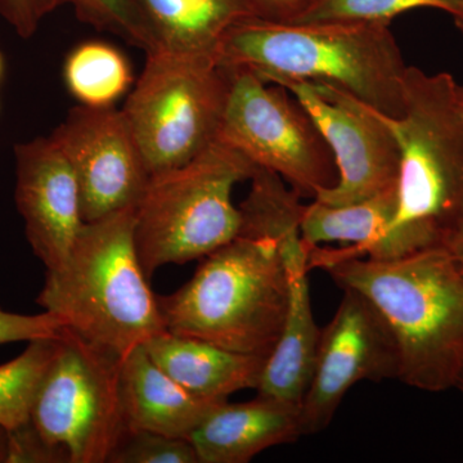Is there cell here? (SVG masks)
<instances>
[{"mask_svg":"<svg viewBox=\"0 0 463 463\" xmlns=\"http://www.w3.org/2000/svg\"><path fill=\"white\" fill-rule=\"evenodd\" d=\"M65 327L60 317L50 312L42 315H18L0 307V345L41 339H54Z\"/></svg>","mask_w":463,"mask_h":463,"instance_id":"25","label":"cell"},{"mask_svg":"<svg viewBox=\"0 0 463 463\" xmlns=\"http://www.w3.org/2000/svg\"><path fill=\"white\" fill-rule=\"evenodd\" d=\"M8 459V429L0 425V463Z\"/></svg>","mask_w":463,"mask_h":463,"instance_id":"30","label":"cell"},{"mask_svg":"<svg viewBox=\"0 0 463 463\" xmlns=\"http://www.w3.org/2000/svg\"><path fill=\"white\" fill-rule=\"evenodd\" d=\"M251 17L272 23H294L315 0H240Z\"/></svg>","mask_w":463,"mask_h":463,"instance_id":"28","label":"cell"},{"mask_svg":"<svg viewBox=\"0 0 463 463\" xmlns=\"http://www.w3.org/2000/svg\"><path fill=\"white\" fill-rule=\"evenodd\" d=\"M30 421L71 463H106L128 432L120 359L63 327Z\"/></svg>","mask_w":463,"mask_h":463,"instance_id":"8","label":"cell"},{"mask_svg":"<svg viewBox=\"0 0 463 463\" xmlns=\"http://www.w3.org/2000/svg\"><path fill=\"white\" fill-rule=\"evenodd\" d=\"M257 167L215 141L184 165L149 176L134 209L137 251L148 279L164 265L205 258L240 236L242 218L232 192Z\"/></svg>","mask_w":463,"mask_h":463,"instance_id":"6","label":"cell"},{"mask_svg":"<svg viewBox=\"0 0 463 463\" xmlns=\"http://www.w3.org/2000/svg\"><path fill=\"white\" fill-rule=\"evenodd\" d=\"M14 462L71 463V459L65 450L48 443L29 421L8 429L7 463Z\"/></svg>","mask_w":463,"mask_h":463,"instance_id":"26","label":"cell"},{"mask_svg":"<svg viewBox=\"0 0 463 463\" xmlns=\"http://www.w3.org/2000/svg\"><path fill=\"white\" fill-rule=\"evenodd\" d=\"M230 71L245 70L265 83L330 85L399 118L408 67L389 24L272 23L243 18L216 47Z\"/></svg>","mask_w":463,"mask_h":463,"instance_id":"2","label":"cell"},{"mask_svg":"<svg viewBox=\"0 0 463 463\" xmlns=\"http://www.w3.org/2000/svg\"><path fill=\"white\" fill-rule=\"evenodd\" d=\"M456 103L457 109H458L459 115L463 118V84H457L456 87Z\"/></svg>","mask_w":463,"mask_h":463,"instance_id":"31","label":"cell"},{"mask_svg":"<svg viewBox=\"0 0 463 463\" xmlns=\"http://www.w3.org/2000/svg\"><path fill=\"white\" fill-rule=\"evenodd\" d=\"M455 388L461 390L463 392V371L461 374H459L458 379H457Z\"/></svg>","mask_w":463,"mask_h":463,"instance_id":"34","label":"cell"},{"mask_svg":"<svg viewBox=\"0 0 463 463\" xmlns=\"http://www.w3.org/2000/svg\"><path fill=\"white\" fill-rule=\"evenodd\" d=\"M60 5H71L81 23L111 33L146 54L160 51L156 35L137 0H60Z\"/></svg>","mask_w":463,"mask_h":463,"instance_id":"23","label":"cell"},{"mask_svg":"<svg viewBox=\"0 0 463 463\" xmlns=\"http://www.w3.org/2000/svg\"><path fill=\"white\" fill-rule=\"evenodd\" d=\"M160 50L215 54L234 24L251 17L240 0H137Z\"/></svg>","mask_w":463,"mask_h":463,"instance_id":"19","label":"cell"},{"mask_svg":"<svg viewBox=\"0 0 463 463\" xmlns=\"http://www.w3.org/2000/svg\"><path fill=\"white\" fill-rule=\"evenodd\" d=\"M51 137L74 169L84 223L137 206L151 175L123 109L76 106Z\"/></svg>","mask_w":463,"mask_h":463,"instance_id":"12","label":"cell"},{"mask_svg":"<svg viewBox=\"0 0 463 463\" xmlns=\"http://www.w3.org/2000/svg\"><path fill=\"white\" fill-rule=\"evenodd\" d=\"M146 352L179 385L207 399L258 389L267 358L241 354L194 337L163 332L145 344Z\"/></svg>","mask_w":463,"mask_h":463,"instance_id":"18","label":"cell"},{"mask_svg":"<svg viewBox=\"0 0 463 463\" xmlns=\"http://www.w3.org/2000/svg\"><path fill=\"white\" fill-rule=\"evenodd\" d=\"M134 209L84 223L38 297L45 312L118 359L166 331L137 251Z\"/></svg>","mask_w":463,"mask_h":463,"instance_id":"3","label":"cell"},{"mask_svg":"<svg viewBox=\"0 0 463 463\" xmlns=\"http://www.w3.org/2000/svg\"><path fill=\"white\" fill-rule=\"evenodd\" d=\"M343 291L336 313L319 334L315 367L300 404L303 437L327 429L359 381L398 380L401 371L397 340L380 310L362 292Z\"/></svg>","mask_w":463,"mask_h":463,"instance_id":"10","label":"cell"},{"mask_svg":"<svg viewBox=\"0 0 463 463\" xmlns=\"http://www.w3.org/2000/svg\"><path fill=\"white\" fill-rule=\"evenodd\" d=\"M120 397L128 430L188 439L228 399L192 394L138 346L120 359Z\"/></svg>","mask_w":463,"mask_h":463,"instance_id":"16","label":"cell"},{"mask_svg":"<svg viewBox=\"0 0 463 463\" xmlns=\"http://www.w3.org/2000/svg\"><path fill=\"white\" fill-rule=\"evenodd\" d=\"M3 74H5V58H3L2 52H0V80H2Z\"/></svg>","mask_w":463,"mask_h":463,"instance_id":"33","label":"cell"},{"mask_svg":"<svg viewBox=\"0 0 463 463\" xmlns=\"http://www.w3.org/2000/svg\"><path fill=\"white\" fill-rule=\"evenodd\" d=\"M281 87L312 116L336 163V184L313 200L350 205L397 187L399 146L388 115L330 85L292 81Z\"/></svg>","mask_w":463,"mask_h":463,"instance_id":"11","label":"cell"},{"mask_svg":"<svg viewBox=\"0 0 463 463\" xmlns=\"http://www.w3.org/2000/svg\"><path fill=\"white\" fill-rule=\"evenodd\" d=\"M416 8H438L458 16L463 0H315L294 23H381Z\"/></svg>","mask_w":463,"mask_h":463,"instance_id":"22","label":"cell"},{"mask_svg":"<svg viewBox=\"0 0 463 463\" xmlns=\"http://www.w3.org/2000/svg\"><path fill=\"white\" fill-rule=\"evenodd\" d=\"M58 337L30 341L17 358L0 365V425L14 429L30 421L33 398L56 353Z\"/></svg>","mask_w":463,"mask_h":463,"instance_id":"21","label":"cell"},{"mask_svg":"<svg viewBox=\"0 0 463 463\" xmlns=\"http://www.w3.org/2000/svg\"><path fill=\"white\" fill-rule=\"evenodd\" d=\"M397 212V187L344 206L313 200L301 219V237L307 246L349 243L350 251L373 260H392L421 251L392 227Z\"/></svg>","mask_w":463,"mask_h":463,"instance_id":"17","label":"cell"},{"mask_svg":"<svg viewBox=\"0 0 463 463\" xmlns=\"http://www.w3.org/2000/svg\"><path fill=\"white\" fill-rule=\"evenodd\" d=\"M455 21L457 27H458V29L461 30V33H463V11L458 14V16L455 17Z\"/></svg>","mask_w":463,"mask_h":463,"instance_id":"32","label":"cell"},{"mask_svg":"<svg viewBox=\"0 0 463 463\" xmlns=\"http://www.w3.org/2000/svg\"><path fill=\"white\" fill-rule=\"evenodd\" d=\"M18 213L33 254L47 270L69 255L84 225L80 192L71 164L52 137L14 146Z\"/></svg>","mask_w":463,"mask_h":463,"instance_id":"13","label":"cell"},{"mask_svg":"<svg viewBox=\"0 0 463 463\" xmlns=\"http://www.w3.org/2000/svg\"><path fill=\"white\" fill-rule=\"evenodd\" d=\"M216 141L240 151L255 166L279 174L301 197L334 187L337 167L316 121L281 85L234 70ZM274 85V84H273Z\"/></svg>","mask_w":463,"mask_h":463,"instance_id":"9","label":"cell"},{"mask_svg":"<svg viewBox=\"0 0 463 463\" xmlns=\"http://www.w3.org/2000/svg\"><path fill=\"white\" fill-rule=\"evenodd\" d=\"M288 274V309L279 343L261 373L258 394L298 405L312 377L321 328L317 326L310 298L309 248L301 231L277 241Z\"/></svg>","mask_w":463,"mask_h":463,"instance_id":"14","label":"cell"},{"mask_svg":"<svg viewBox=\"0 0 463 463\" xmlns=\"http://www.w3.org/2000/svg\"><path fill=\"white\" fill-rule=\"evenodd\" d=\"M448 72L408 67L403 112L388 120L399 146L392 227L419 250L438 248L463 213V118Z\"/></svg>","mask_w":463,"mask_h":463,"instance_id":"5","label":"cell"},{"mask_svg":"<svg viewBox=\"0 0 463 463\" xmlns=\"http://www.w3.org/2000/svg\"><path fill=\"white\" fill-rule=\"evenodd\" d=\"M60 0H0V14L23 39H30Z\"/></svg>","mask_w":463,"mask_h":463,"instance_id":"27","label":"cell"},{"mask_svg":"<svg viewBox=\"0 0 463 463\" xmlns=\"http://www.w3.org/2000/svg\"><path fill=\"white\" fill-rule=\"evenodd\" d=\"M203 259L190 281L157 297L165 330L269 358L288 309V274L276 241L240 234Z\"/></svg>","mask_w":463,"mask_h":463,"instance_id":"4","label":"cell"},{"mask_svg":"<svg viewBox=\"0 0 463 463\" xmlns=\"http://www.w3.org/2000/svg\"><path fill=\"white\" fill-rule=\"evenodd\" d=\"M67 90L87 108H114L133 83L127 56L103 41H88L70 52L63 65Z\"/></svg>","mask_w":463,"mask_h":463,"instance_id":"20","label":"cell"},{"mask_svg":"<svg viewBox=\"0 0 463 463\" xmlns=\"http://www.w3.org/2000/svg\"><path fill=\"white\" fill-rule=\"evenodd\" d=\"M232 78L214 54H147L123 112L149 175L184 165L216 141Z\"/></svg>","mask_w":463,"mask_h":463,"instance_id":"7","label":"cell"},{"mask_svg":"<svg viewBox=\"0 0 463 463\" xmlns=\"http://www.w3.org/2000/svg\"><path fill=\"white\" fill-rule=\"evenodd\" d=\"M303 437L300 407L258 397L218 405L188 438L200 463H248L265 449Z\"/></svg>","mask_w":463,"mask_h":463,"instance_id":"15","label":"cell"},{"mask_svg":"<svg viewBox=\"0 0 463 463\" xmlns=\"http://www.w3.org/2000/svg\"><path fill=\"white\" fill-rule=\"evenodd\" d=\"M307 248L310 269L362 292L386 319L398 344L399 381L431 392L455 388L463 371V272L446 249L373 260L349 248Z\"/></svg>","mask_w":463,"mask_h":463,"instance_id":"1","label":"cell"},{"mask_svg":"<svg viewBox=\"0 0 463 463\" xmlns=\"http://www.w3.org/2000/svg\"><path fill=\"white\" fill-rule=\"evenodd\" d=\"M109 463H200L188 439L151 431L128 430Z\"/></svg>","mask_w":463,"mask_h":463,"instance_id":"24","label":"cell"},{"mask_svg":"<svg viewBox=\"0 0 463 463\" xmlns=\"http://www.w3.org/2000/svg\"><path fill=\"white\" fill-rule=\"evenodd\" d=\"M441 248L449 252L450 257L453 258V260L456 261V264L463 272V213L456 224L453 225L452 230L448 233Z\"/></svg>","mask_w":463,"mask_h":463,"instance_id":"29","label":"cell"}]
</instances>
